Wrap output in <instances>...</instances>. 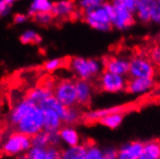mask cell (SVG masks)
I'll return each mask as SVG.
<instances>
[{"label":"cell","instance_id":"1","mask_svg":"<svg viewBox=\"0 0 160 159\" xmlns=\"http://www.w3.org/2000/svg\"><path fill=\"white\" fill-rule=\"evenodd\" d=\"M68 66L72 73L77 77V80L87 81L95 76L100 75L103 69L102 61L93 58L88 59L80 56L72 58L68 62Z\"/></svg>","mask_w":160,"mask_h":159},{"label":"cell","instance_id":"2","mask_svg":"<svg viewBox=\"0 0 160 159\" xmlns=\"http://www.w3.org/2000/svg\"><path fill=\"white\" fill-rule=\"evenodd\" d=\"M32 147L31 137L18 131H12L4 137L1 151L8 156H21Z\"/></svg>","mask_w":160,"mask_h":159},{"label":"cell","instance_id":"3","mask_svg":"<svg viewBox=\"0 0 160 159\" xmlns=\"http://www.w3.org/2000/svg\"><path fill=\"white\" fill-rule=\"evenodd\" d=\"M15 127L16 131L29 137L35 136L43 130V111L36 105Z\"/></svg>","mask_w":160,"mask_h":159},{"label":"cell","instance_id":"4","mask_svg":"<svg viewBox=\"0 0 160 159\" xmlns=\"http://www.w3.org/2000/svg\"><path fill=\"white\" fill-rule=\"evenodd\" d=\"M53 96L66 107H73L77 104L75 81L72 79H62L56 82Z\"/></svg>","mask_w":160,"mask_h":159},{"label":"cell","instance_id":"5","mask_svg":"<svg viewBox=\"0 0 160 159\" xmlns=\"http://www.w3.org/2000/svg\"><path fill=\"white\" fill-rule=\"evenodd\" d=\"M128 75L130 78H151L155 75V67L152 61L142 55H136L129 60Z\"/></svg>","mask_w":160,"mask_h":159},{"label":"cell","instance_id":"6","mask_svg":"<svg viewBox=\"0 0 160 159\" xmlns=\"http://www.w3.org/2000/svg\"><path fill=\"white\" fill-rule=\"evenodd\" d=\"M83 19L86 23L95 30L100 32H107L112 29L111 18L107 11L102 5L96 10L83 14Z\"/></svg>","mask_w":160,"mask_h":159},{"label":"cell","instance_id":"7","mask_svg":"<svg viewBox=\"0 0 160 159\" xmlns=\"http://www.w3.org/2000/svg\"><path fill=\"white\" fill-rule=\"evenodd\" d=\"M127 85V76L114 74L106 71H103L99 75V87L103 92L110 94L121 93L125 91Z\"/></svg>","mask_w":160,"mask_h":159},{"label":"cell","instance_id":"8","mask_svg":"<svg viewBox=\"0 0 160 159\" xmlns=\"http://www.w3.org/2000/svg\"><path fill=\"white\" fill-rule=\"evenodd\" d=\"M114 6V14L111 17L112 28L117 30H125L135 23V15L125 9L120 0L112 2Z\"/></svg>","mask_w":160,"mask_h":159},{"label":"cell","instance_id":"9","mask_svg":"<svg viewBox=\"0 0 160 159\" xmlns=\"http://www.w3.org/2000/svg\"><path fill=\"white\" fill-rule=\"evenodd\" d=\"M36 105L25 97L23 98H20L13 105L11 112L9 114V122L13 127H16L17 124L26 116L28 113L35 107Z\"/></svg>","mask_w":160,"mask_h":159},{"label":"cell","instance_id":"10","mask_svg":"<svg viewBox=\"0 0 160 159\" xmlns=\"http://www.w3.org/2000/svg\"><path fill=\"white\" fill-rule=\"evenodd\" d=\"M103 69L106 72H112L114 74L127 76L129 71V60L120 56H110L102 61Z\"/></svg>","mask_w":160,"mask_h":159},{"label":"cell","instance_id":"11","mask_svg":"<svg viewBox=\"0 0 160 159\" xmlns=\"http://www.w3.org/2000/svg\"><path fill=\"white\" fill-rule=\"evenodd\" d=\"M154 87V80L151 78H130L128 80L127 91L132 95H143Z\"/></svg>","mask_w":160,"mask_h":159},{"label":"cell","instance_id":"12","mask_svg":"<svg viewBox=\"0 0 160 159\" xmlns=\"http://www.w3.org/2000/svg\"><path fill=\"white\" fill-rule=\"evenodd\" d=\"M144 143L133 141L122 145L118 150V159H140Z\"/></svg>","mask_w":160,"mask_h":159},{"label":"cell","instance_id":"13","mask_svg":"<svg viewBox=\"0 0 160 159\" xmlns=\"http://www.w3.org/2000/svg\"><path fill=\"white\" fill-rule=\"evenodd\" d=\"M76 97H77V104L79 105H88L93 96V86L90 81L87 80H76Z\"/></svg>","mask_w":160,"mask_h":159},{"label":"cell","instance_id":"14","mask_svg":"<svg viewBox=\"0 0 160 159\" xmlns=\"http://www.w3.org/2000/svg\"><path fill=\"white\" fill-rule=\"evenodd\" d=\"M76 11V3L71 0H60L54 2L51 14L53 17L66 18L73 16Z\"/></svg>","mask_w":160,"mask_h":159},{"label":"cell","instance_id":"15","mask_svg":"<svg viewBox=\"0 0 160 159\" xmlns=\"http://www.w3.org/2000/svg\"><path fill=\"white\" fill-rule=\"evenodd\" d=\"M59 135L63 144L67 146V147H75L81 144V137L77 131V129L73 126H64L59 130Z\"/></svg>","mask_w":160,"mask_h":159},{"label":"cell","instance_id":"16","mask_svg":"<svg viewBox=\"0 0 160 159\" xmlns=\"http://www.w3.org/2000/svg\"><path fill=\"white\" fill-rule=\"evenodd\" d=\"M43 111V130L45 132L59 131L64 126L61 117L53 110L47 109Z\"/></svg>","mask_w":160,"mask_h":159},{"label":"cell","instance_id":"17","mask_svg":"<svg viewBox=\"0 0 160 159\" xmlns=\"http://www.w3.org/2000/svg\"><path fill=\"white\" fill-rule=\"evenodd\" d=\"M53 96V91L45 87L44 85L37 86L31 89L26 97L37 106H41L44 101H47L49 97Z\"/></svg>","mask_w":160,"mask_h":159},{"label":"cell","instance_id":"18","mask_svg":"<svg viewBox=\"0 0 160 159\" xmlns=\"http://www.w3.org/2000/svg\"><path fill=\"white\" fill-rule=\"evenodd\" d=\"M118 112H124V107L114 106V107H108V108L95 109V110L85 113L83 115V118L88 122H98L105 116L112 114V113H118Z\"/></svg>","mask_w":160,"mask_h":159},{"label":"cell","instance_id":"19","mask_svg":"<svg viewBox=\"0 0 160 159\" xmlns=\"http://www.w3.org/2000/svg\"><path fill=\"white\" fill-rule=\"evenodd\" d=\"M54 2L50 0H33L28 8V17H34L40 13H51Z\"/></svg>","mask_w":160,"mask_h":159},{"label":"cell","instance_id":"20","mask_svg":"<svg viewBox=\"0 0 160 159\" xmlns=\"http://www.w3.org/2000/svg\"><path fill=\"white\" fill-rule=\"evenodd\" d=\"M140 159H160V141L151 140L145 142Z\"/></svg>","mask_w":160,"mask_h":159},{"label":"cell","instance_id":"21","mask_svg":"<svg viewBox=\"0 0 160 159\" xmlns=\"http://www.w3.org/2000/svg\"><path fill=\"white\" fill-rule=\"evenodd\" d=\"M134 15L143 23L151 22V0H137Z\"/></svg>","mask_w":160,"mask_h":159},{"label":"cell","instance_id":"22","mask_svg":"<svg viewBox=\"0 0 160 159\" xmlns=\"http://www.w3.org/2000/svg\"><path fill=\"white\" fill-rule=\"evenodd\" d=\"M125 116V112H118V113H112L104 118H102L101 120L98 121L100 124H102L103 127H106L110 129H116L118 128Z\"/></svg>","mask_w":160,"mask_h":159},{"label":"cell","instance_id":"23","mask_svg":"<svg viewBox=\"0 0 160 159\" xmlns=\"http://www.w3.org/2000/svg\"><path fill=\"white\" fill-rule=\"evenodd\" d=\"M86 145L80 144L75 147H66L62 150V159H84Z\"/></svg>","mask_w":160,"mask_h":159},{"label":"cell","instance_id":"24","mask_svg":"<svg viewBox=\"0 0 160 159\" xmlns=\"http://www.w3.org/2000/svg\"><path fill=\"white\" fill-rule=\"evenodd\" d=\"M42 108V110H47V109H50V110H53L55 111L57 114H58L61 119H63V117L65 116V113L67 111V108L66 106H64L61 102H59L58 100H57L54 96H52L51 97H49L47 101H44L43 103L39 106Z\"/></svg>","mask_w":160,"mask_h":159},{"label":"cell","instance_id":"25","mask_svg":"<svg viewBox=\"0 0 160 159\" xmlns=\"http://www.w3.org/2000/svg\"><path fill=\"white\" fill-rule=\"evenodd\" d=\"M82 117H83L82 113L80 112V110L76 106L68 107L65 113V116L62 119V122L66 126H73V124L77 123L81 120Z\"/></svg>","mask_w":160,"mask_h":159},{"label":"cell","instance_id":"26","mask_svg":"<svg viewBox=\"0 0 160 159\" xmlns=\"http://www.w3.org/2000/svg\"><path fill=\"white\" fill-rule=\"evenodd\" d=\"M20 42L23 44H40L42 37L35 30L27 29L20 35Z\"/></svg>","mask_w":160,"mask_h":159},{"label":"cell","instance_id":"27","mask_svg":"<svg viewBox=\"0 0 160 159\" xmlns=\"http://www.w3.org/2000/svg\"><path fill=\"white\" fill-rule=\"evenodd\" d=\"M103 4L104 1H101V0H80L76 2V7H78L79 10L84 14L98 9Z\"/></svg>","mask_w":160,"mask_h":159},{"label":"cell","instance_id":"28","mask_svg":"<svg viewBox=\"0 0 160 159\" xmlns=\"http://www.w3.org/2000/svg\"><path fill=\"white\" fill-rule=\"evenodd\" d=\"M31 144L32 147H42V149H47L49 147V142H48V133L45 132L44 130L39 132L35 136L31 137Z\"/></svg>","mask_w":160,"mask_h":159},{"label":"cell","instance_id":"29","mask_svg":"<svg viewBox=\"0 0 160 159\" xmlns=\"http://www.w3.org/2000/svg\"><path fill=\"white\" fill-rule=\"evenodd\" d=\"M103 150L95 144L86 145V152L84 159H102Z\"/></svg>","mask_w":160,"mask_h":159},{"label":"cell","instance_id":"30","mask_svg":"<svg viewBox=\"0 0 160 159\" xmlns=\"http://www.w3.org/2000/svg\"><path fill=\"white\" fill-rule=\"evenodd\" d=\"M64 66V60L61 58H51L45 61L43 67L44 70L48 72H54L56 71L60 70L61 67Z\"/></svg>","mask_w":160,"mask_h":159},{"label":"cell","instance_id":"31","mask_svg":"<svg viewBox=\"0 0 160 159\" xmlns=\"http://www.w3.org/2000/svg\"><path fill=\"white\" fill-rule=\"evenodd\" d=\"M151 22L160 25V0H151Z\"/></svg>","mask_w":160,"mask_h":159},{"label":"cell","instance_id":"32","mask_svg":"<svg viewBox=\"0 0 160 159\" xmlns=\"http://www.w3.org/2000/svg\"><path fill=\"white\" fill-rule=\"evenodd\" d=\"M24 156L25 159H45L47 158V149L32 147Z\"/></svg>","mask_w":160,"mask_h":159},{"label":"cell","instance_id":"33","mask_svg":"<svg viewBox=\"0 0 160 159\" xmlns=\"http://www.w3.org/2000/svg\"><path fill=\"white\" fill-rule=\"evenodd\" d=\"M14 4V0H0V18H4L11 14Z\"/></svg>","mask_w":160,"mask_h":159},{"label":"cell","instance_id":"34","mask_svg":"<svg viewBox=\"0 0 160 159\" xmlns=\"http://www.w3.org/2000/svg\"><path fill=\"white\" fill-rule=\"evenodd\" d=\"M53 16L51 13H40L33 17L34 21L40 25H48L53 20Z\"/></svg>","mask_w":160,"mask_h":159},{"label":"cell","instance_id":"35","mask_svg":"<svg viewBox=\"0 0 160 159\" xmlns=\"http://www.w3.org/2000/svg\"><path fill=\"white\" fill-rule=\"evenodd\" d=\"M45 159H62V150L58 147H48Z\"/></svg>","mask_w":160,"mask_h":159},{"label":"cell","instance_id":"36","mask_svg":"<svg viewBox=\"0 0 160 159\" xmlns=\"http://www.w3.org/2000/svg\"><path fill=\"white\" fill-rule=\"evenodd\" d=\"M48 142H49V146H51V147H59L60 145L62 144L60 135H59V131L49 132L48 133Z\"/></svg>","mask_w":160,"mask_h":159},{"label":"cell","instance_id":"37","mask_svg":"<svg viewBox=\"0 0 160 159\" xmlns=\"http://www.w3.org/2000/svg\"><path fill=\"white\" fill-rule=\"evenodd\" d=\"M150 60L153 65H160V47L158 45H155L151 49Z\"/></svg>","mask_w":160,"mask_h":159},{"label":"cell","instance_id":"38","mask_svg":"<svg viewBox=\"0 0 160 159\" xmlns=\"http://www.w3.org/2000/svg\"><path fill=\"white\" fill-rule=\"evenodd\" d=\"M102 159H118V150L115 147H106L103 150V157Z\"/></svg>","mask_w":160,"mask_h":159},{"label":"cell","instance_id":"39","mask_svg":"<svg viewBox=\"0 0 160 159\" xmlns=\"http://www.w3.org/2000/svg\"><path fill=\"white\" fill-rule=\"evenodd\" d=\"M122 5L128 10L129 12L135 14V11H136V7H137V0H120Z\"/></svg>","mask_w":160,"mask_h":159},{"label":"cell","instance_id":"40","mask_svg":"<svg viewBox=\"0 0 160 159\" xmlns=\"http://www.w3.org/2000/svg\"><path fill=\"white\" fill-rule=\"evenodd\" d=\"M28 15L27 14H24V13H17L14 15V23L15 24H23L25 22L28 20Z\"/></svg>","mask_w":160,"mask_h":159},{"label":"cell","instance_id":"41","mask_svg":"<svg viewBox=\"0 0 160 159\" xmlns=\"http://www.w3.org/2000/svg\"><path fill=\"white\" fill-rule=\"evenodd\" d=\"M3 140H4V135H3V133H2L1 131H0V149H1V146H2Z\"/></svg>","mask_w":160,"mask_h":159},{"label":"cell","instance_id":"42","mask_svg":"<svg viewBox=\"0 0 160 159\" xmlns=\"http://www.w3.org/2000/svg\"><path fill=\"white\" fill-rule=\"evenodd\" d=\"M16 159H25V156H24V155H21V156L16 157Z\"/></svg>","mask_w":160,"mask_h":159},{"label":"cell","instance_id":"43","mask_svg":"<svg viewBox=\"0 0 160 159\" xmlns=\"http://www.w3.org/2000/svg\"><path fill=\"white\" fill-rule=\"evenodd\" d=\"M157 42H158V47H160V35L158 36V39H157Z\"/></svg>","mask_w":160,"mask_h":159}]
</instances>
